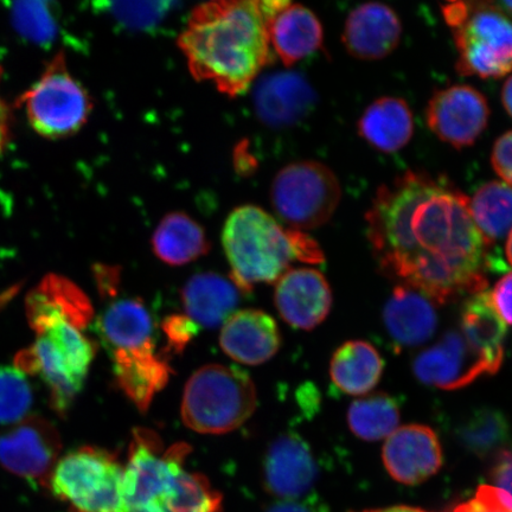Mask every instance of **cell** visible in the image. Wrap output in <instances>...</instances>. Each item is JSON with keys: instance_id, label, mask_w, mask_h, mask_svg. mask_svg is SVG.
<instances>
[{"instance_id": "6da1fadb", "label": "cell", "mask_w": 512, "mask_h": 512, "mask_svg": "<svg viewBox=\"0 0 512 512\" xmlns=\"http://www.w3.org/2000/svg\"><path fill=\"white\" fill-rule=\"evenodd\" d=\"M469 200L425 172L407 171L382 185L366 215L381 270L437 304L486 291L491 246Z\"/></svg>"}, {"instance_id": "7a4b0ae2", "label": "cell", "mask_w": 512, "mask_h": 512, "mask_svg": "<svg viewBox=\"0 0 512 512\" xmlns=\"http://www.w3.org/2000/svg\"><path fill=\"white\" fill-rule=\"evenodd\" d=\"M283 4L228 0L198 5L178 38L191 75L232 98L245 93L272 61L270 24Z\"/></svg>"}, {"instance_id": "3957f363", "label": "cell", "mask_w": 512, "mask_h": 512, "mask_svg": "<svg viewBox=\"0 0 512 512\" xmlns=\"http://www.w3.org/2000/svg\"><path fill=\"white\" fill-rule=\"evenodd\" d=\"M27 313L36 339L19 352L16 367L40 376L56 411L66 413L81 392L96 354L95 343L85 332L93 318L91 302L72 281L49 274L30 293Z\"/></svg>"}, {"instance_id": "277c9868", "label": "cell", "mask_w": 512, "mask_h": 512, "mask_svg": "<svg viewBox=\"0 0 512 512\" xmlns=\"http://www.w3.org/2000/svg\"><path fill=\"white\" fill-rule=\"evenodd\" d=\"M222 242L232 268V279L242 293L258 284H273L291 270L294 261L322 264L318 243L302 230L285 229L256 206H242L230 213Z\"/></svg>"}, {"instance_id": "5b68a950", "label": "cell", "mask_w": 512, "mask_h": 512, "mask_svg": "<svg viewBox=\"0 0 512 512\" xmlns=\"http://www.w3.org/2000/svg\"><path fill=\"white\" fill-rule=\"evenodd\" d=\"M256 402V388L245 371L209 364L198 369L185 386L182 419L197 433H229L251 418Z\"/></svg>"}, {"instance_id": "8992f818", "label": "cell", "mask_w": 512, "mask_h": 512, "mask_svg": "<svg viewBox=\"0 0 512 512\" xmlns=\"http://www.w3.org/2000/svg\"><path fill=\"white\" fill-rule=\"evenodd\" d=\"M124 484L117 456L86 446L60 458L47 489L72 512H127Z\"/></svg>"}, {"instance_id": "52a82bcc", "label": "cell", "mask_w": 512, "mask_h": 512, "mask_svg": "<svg viewBox=\"0 0 512 512\" xmlns=\"http://www.w3.org/2000/svg\"><path fill=\"white\" fill-rule=\"evenodd\" d=\"M16 106L22 108L38 136L51 140L78 133L93 110L91 95L70 72L62 51L48 62L40 78L18 96Z\"/></svg>"}, {"instance_id": "ba28073f", "label": "cell", "mask_w": 512, "mask_h": 512, "mask_svg": "<svg viewBox=\"0 0 512 512\" xmlns=\"http://www.w3.org/2000/svg\"><path fill=\"white\" fill-rule=\"evenodd\" d=\"M189 453L187 444L164 450L158 434L146 428L134 430L125 466L127 512H168Z\"/></svg>"}, {"instance_id": "9c48e42d", "label": "cell", "mask_w": 512, "mask_h": 512, "mask_svg": "<svg viewBox=\"0 0 512 512\" xmlns=\"http://www.w3.org/2000/svg\"><path fill=\"white\" fill-rule=\"evenodd\" d=\"M334 171L318 162L288 164L275 176L271 198L277 214L292 229H315L328 222L341 202Z\"/></svg>"}, {"instance_id": "30bf717a", "label": "cell", "mask_w": 512, "mask_h": 512, "mask_svg": "<svg viewBox=\"0 0 512 512\" xmlns=\"http://www.w3.org/2000/svg\"><path fill=\"white\" fill-rule=\"evenodd\" d=\"M457 72L499 79L512 72V21L485 2H471L470 15L453 29Z\"/></svg>"}, {"instance_id": "8fae6325", "label": "cell", "mask_w": 512, "mask_h": 512, "mask_svg": "<svg viewBox=\"0 0 512 512\" xmlns=\"http://www.w3.org/2000/svg\"><path fill=\"white\" fill-rule=\"evenodd\" d=\"M61 450L56 427L40 416L25 418L0 435V465L12 475L46 488Z\"/></svg>"}, {"instance_id": "7c38bea8", "label": "cell", "mask_w": 512, "mask_h": 512, "mask_svg": "<svg viewBox=\"0 0 512 512\" xmlns=\"http://www.w3.org/2000/svg\"><path fill=\"white\" fill-rule=\"evenodd\" d=\"M489 117L488 100L476 88L466 85L435 92L426 110L431 131L456 149L475 144L488 126Z\"/></svg>"}, {"instance_id": "4fadbf2b", "label": "cell", "mask_w": 512, "mask_h": 512, "mask_svg": "<svg viewBox=\"0 0 512 512\" xmlns=\"http://www.w3.org/2000/svg\"><path fill=\"white\" fill-rule=\"evenodd\" d=\"M383 465L395 482L415 486L437 475L444 463L437 433L425 425L398 428L382 448Z\"/></svg>"}, {"instance_id": "5bb4252c", "label": "cell", "mask_w": 512, "mask_h": 512, "mask_svg": "<svg viewBox=\"0 0 512 512\" xmlns=\"http://www.w3.org/2000/svg\"><path fill=\"white\" fill-rule=\"evenodd\" d=\"M413 373L426 386L457 390L469 386L480 376L489 375V370L462 332L451 330L415 357Z\"/></svg>"}, {"instance_id": "9a60e30c", "label": "cell", "mask_w": 512, "mask_h": 512, "mask_svg": "<svg viewBox=\"0 0 512 512\" xmlns=\"http://www.w3.org/2000/svg\"><path fill=\"white\" fill-rule=\"evenodd\" d=\"M318 478V465L309 444L296 433L281 434L268 447L264 483L271 495L297 501L309 494Z\"/></svg>"}, {"instance_id": "2e32d148", "label": "cell", "mask_w": 512, "mask_h": 512, "mask_svg": "<svg viewBox=\"0 0 512 512\" xmlns=\"http://www.w3.org/2000/svg\"><path fill=\"white\" fill-rule=\"evenodd\" d=\"M275 284V305L281 318L293 328L310 331L329 316L332 292L322 272L294 268Z\"/></svg>"}, {"instance_id": "e0dca14e", "label": "cell", "mask_w": 512, "mask_h": 512, "mask_svg": "<svg viewBox=\"0 0 512 512\" xmlns=\"http://www.w3.org/2000/svg\"><path fill=\"white\" fill-rule=\"evenodd\" d=\"M402 25L396 12L382 3H366L352 10L344 25L343 43L355 59H384L398 48Z\"/></svg>"}, {"instance_id": "ac0fdd59", "label": "cell", "mask_w": 512, "mask_h": 512, "mask_svg": "<svg viewBox=\"0 0 512 512\" xmlns=\"http://www.w3.org/2000/svg\"><path fill=\"white\" fill-rule=\"evenodd\" d=\"M281 343L275 320L259 310L234 312L223 323L220 345L232 360L258 366L277 354Z\"/></svg>"}, {"instance_id": "d6986e66", "label": "cell", "mask_w": 512, "mask_h": 512, "mask_svg": "<svg viewBox=\"0 0 512 512\" xmlns=\"http://www.w3.org/2000/svg\"><path fill=\"white\" fill-rule=\"evenodd\" d=\"M382 317L389 338L399 350L420 347L430 341L438 326L432 300L406 285L394 288Z\"/></svg>"}, {"instance_id": "ffe728a7", "label": "cell", "mask_w": 512, "mask_h": 512, "mask_svg": "<svg viewBox=\"0 0 512 512\" xmlns=\"http://www.w3.org/2000/svg\"><path fill=\"white\" fill-rule=\"evenodd\" d=\"M315 100L310 83L298 73L267 76L259 83L254 96L258 117L273 127L297 123L311 111Z\"/></svg>"}, {"instance_id": "44dd1931", "label": "cell", "mask_w": 512, "mask_h": 512, "mask_svg": "<svg viewBox=\"0 0 512 512\" xmlns=\"http://www.w3.org/2000/svg\"><path fill=\"white\" fill-rule=\"evenodd\" d=\"M323 40L322 23L304 5L284 2L272 17L271 48L287 67L316 53Z\"/></svg>"}, {"instance_id": "7402d4cb", "label": "cell", "mask_w": 512, "mask_h": 512, "mask_svg": "<svg viewBox=\"0 0 512 512\" xmlns=\"http://www.w3.org/2000/svg\"><path fill=\"white\" fill-rule=\"evenodd\" d=\"M460 332L482 358L489 375L501 369L507 325L498 315L491 294L483 291L471 294L460 313Z\"/></svg>"}, {"instance_id": "603a6c76", "label": "cell", "mask_w": 512, "mask_h": 512, "mask_svg": "<svg viewBox=\"0 0 512 512\" xmlns=\"http://www.w3.org/2000/svg\"><path fill=\"white\" fill-rule=\"evenodd\" d=\"M240 294L232 279L215 273L196 274L182 290L185 316L198 328H217L233 315Z\"/></svg>"}, {"instance_id": "cb8c5ba5", "label": "cell", "mask_w": 512, "mask_h": 512, "mask_svg": "<svg viewBox=\"0 0 512 512\" xmlns=\"http://www.w3.org/2000/svg\"><path fill=\"white\" fill-rule=\"evenodd\" d=\"M118 386L142 412L170 380L171 368L156 347L112 354Z\"/></svg>"}, {"instance_id": "d4e9b609", "label": "cell", "mask_w": 512, "mask_h": 512, "mask_svg": "<svg viewBox=\"0 0 512 512\" xmlns=\"http://www.w3.org/2000/svg\"><path fill=\"white\" fill-rule=\"evenodd\" d=\"M98 331L111 355L156 347L152 317L139 299H119L108 305L98 320Z\"/></svg>"}, {"instance_id": "484cf974", "label": "cell", "mask_w": 512, "mask_h": 512, "mask_svg": "<svg viewBox=\"0 0 512 512\" xmlns=\"http://www.w3.org/2000/svg\"><path fill=\"white\" fill-rule=\"evenodd\" d=\"M358 134L375 150L384 153L398 152L414 134L411 108L405 100L383 96L367 107L357 124Z\"/></svg>"}, {"instance_id": "4316f807", "label": "cell", "mask_w": 512, "mask_h": 512, "mask_svg": "<svg viewBox=\"0 0 512 512\" xmlns=\"http://www.w3.org/2000/svg\"><path fill=\"white\" fill-rule=\"evenodd\" d=\"M383 370V358L373 344L349 341L332 356L330 377L339 392L360 396L379 384Z\"/></svg>"}, {"instance_id": "83f0119b", "label": "cell", "mask_w": 512, "mask_h": 512, "mask_svg": "<svg viewBox=\"0 0 512 512\" xmlns=\"http://www.w3.org/2000/svg\"><path fill=\"white\" fill-rule=\"evenodd\" d=\"M152 249L159 260L170 266H183L200 259L210 249L203 228L184 213L163 217L152 235Z\"/></svg>"}, {"instance_id": "f1b7e54d", "label": "cell", "mask_w": 512, "mask_h": 512, "mask_svg": "<svg viewBox=\"0 0 512 512\" xmlns=\"http://www.w3.org/2000/svg\"><path fill=\"white\" fill-rule=\"evenodd\" d=\"M459 444L478 458H494L508 448L510 424L496 408H477L460 421L456 428Z\"/></svg>"}, {"instance_id": "f546056e", "label": "cell", "mask_w": 512, "mask_h": 512, "mask_svg": "<svg viewBox=\"0 0 512 512\" xmlns=\"http://www.w3.org/2000/svg\"><path fill=\"white\" fill-rule=\"evenodd\" d=\"M470 213L486 242L507 238L512 229V187L492 181L480 187L469 200Z\"/></svg>"}, {"instance_id": "4dcf8cb0", "label": "cell", "mask_w": 512, "mask_h": 512, "mask_svg": "<svg viewBox=\"0 0 512 512\" xmlns=\"http://www.w3.org/2000/svg\"><path fill=\"white\" fill-rule=\"evenodd\" d=\"M401 407L394 396L377 393L351 403L348 411L350 431L357 438L379 441L390 437L400 424Z\"/></svg>"}, {"instance_id": "1f68e13d", "label": "cell", "mask_w": 512, "mask_h": 512, "mask_svg": "<svg viewBox=\"0 0 512 512\" xmlns=\"http://www.w3.org/2000/svg\"><path fill=\"white\" fill-rule=\"evenodd\" d=\"M168 512H222V496L200 473H179Z\"/></svg>"}, {"instance_id": "d6a6232c", "label": "cell", "mask_w": 512, "mask_h": 512, "mask_svg": "<svg viewBox=\"0 0 512 512\" xmlns=\"http://www.w3.org/2000/svg\"><path fill=\"white\" fill-rule=\"evenodd\" d=\"M32 390L27 374L17 367H0V425H16L27 418Z\"/></svg>"}, {"instance_id": "836d02e7", "label": "cell", "mask_w": 512, "mask_h": 512, "mask_svg": "<svg viewBox=\"0 0 512 512\" xmlns=\"http://www.w3.org/2000/svg\"><path fill=\"white\" fill-rule=\"evenodd\" d=\"M171 3H112L110 14L130 29H150L162 21Z\"/></svg>"}, {"instance_id": "e575fe53", "label": "cell", "mask_w": 512, "mask_h": 512, "mask_svg": "<svg viewBox=\"0 0 512 512\" xmlns=\"http://www.w3.org/2000/svg\"><path fill=\"white\" fill-rule=\"evenodd\" d=\"M452 512H512V499L492 485H480L475 497L460 503Z\"/></svg>"}, {"instance_id": "d590c367", "label": "cell", "mask_w": 512, "mask_h": 512, "mask_svg": "<svg viewBox=\"0 0 512 512\" xmlns=\"http://www.w3.org/2000/svg\"><path fill=\"white\" fill-rule=\"evenodd\" d=\"M15 18L19 29L30 37H49L53 32V21L44 10L32 9V4H18Z\"/></svg>"}, {"instance_id": "8d00e7d4", "label": "cell", "mask_w": 512, "mask_h": 512, "mask_svg": "<svg viewBox=\"0 0 512 512\" xmlns=\"http://www.w3.org/2000/svg\"><path fill=\"white\" fill-rule=\"evenodd\" d=\"M163 330L171 348L181 351L197 335L198 326L187 316H171L165 319Z\"/></svg>"}, {"instance_id": "74e56055", "label": "cell", "mask_w": 512, "mask_h": 512, "mask_svg": "<svg viewBox=\"0 0 512 512\" xmlns=\"http://www.w3.org/2000/svg\"><path fill=\"white\" fill-rule=\"evenodd\" d=\"M491 163L496 174L512 187V131L505 132L496 140Z\"/></svg>"}, {"instance_id": "f35d334b", "label": "cell", "mask_w": 512, "mask_h": 512, "mask_svg": "<svg viewBox=\"0 0 512 512\" xmlns=\"http://www.w3.org/2000/svg\"><path fill=\"white\" fill-rule=\"evenodd\" d=\"M490 479L492 486L512 499V448H505L492 458Z\"/></svg>"}, {"instance_id": "ab89813d", "label": "cell", "mask_w": 512, "mask_h": 512, "mask_svg": "<svg viewBox=\"0 0 512 512\" xmlns=\"http://www.w3.org/2000/svg\"><path fill=\"white\" fill-rule=\"evenodd\" d=\"M498 315L505 323L512 325V273L505 275L495 286L491 294Z\"/></svg>"}, {"instance_id": "60d3db41", "label": "cell", "mask_w": 512, "mask_h": 512, "mask_svg": "<svg viewBox=\"0 0 512 512\" xmlns=\"http://www.w3.org/2000/svg\"><path fill=\"white\" fill-rule=\"evenodd\" d=\"M266 512H329L322 503L313 498L306 501H283L272 505Z\"/></svg>"}, {"instance_id": "b9f144b4", "label": "cell", "mask_w": 512, "mask_h": 512, "mask_svg": "<svg viewBox=\"0 0 512 512\" xmlns=\"http://www.w3.org/2000/svg\"><path fill=\"white\" fill-rule=\"evenodd\" d=\"M471 2H454L441 5V12H443L445 21L450 27L456 29L462 24L467 16L470 15Z\"/></svg>"}, {"instance_id": "7bdbcfd3", "label": "cell", "mask_w": 512, "mask_h": 512, "mask_svg": "<svg viewBox=\"0 0 512 512\" xmlns=\"http://www.w3.org/2000/svg\"><path fill=\"white\" fill-rule=\"evenodd\" d=\"M3 78V68L0 66V82ZM11 142V111L8 104L0 95V156L8 150Z\"/></svg>"}, {"instance_id": "ee69618b", "label": "cell", "mask_w": 512, "mask_h": 512, "mask_svg": "<svg viewBox=\"0 0 512 512\" xmlns=\"http://www.w3.org/2000/svg\"><path fill=\"white\" fill-rule=\"evenodd\" d=\"M502 101L505 108L512 118V75L505 81L502 91Z\"/></svg>"}, {"instance_id": "f6af8a7d", "label": "cell", "mask_w": 512, "mask_h": 512, "mask_svg": "<svg viewBox=\"0 0 512 512\" xmlns=\"http://www.w3.org/2000/svg\"><path fill=\"white\" fill-rule=\"evenodd\" d=\"M360 512H430L420 508L407 507V505H396V507L369 509Z\"/></svg>"}, {"instance_id": "bcb514c9", "label": "cell", "mask_w": 512, "mask_h": 512, "mask_svg": "<svg viewBox=\"0 0 512 512\" xmlns=\"http://www.w3.org/2000/svg\"><path fill=\"white\" fill-rule=\"evenodd\" d=\"M492 9L502 12L503 15L509 17L512 21V2H485Z\"/></svg>"}, {"instance_id": "7dc6e473", "label": "cell", "mask_w": 512, "mask_h": 512, "mask_svg": "<svg viewBox=\"0 0 512 512\" xmlns=\"http://www.w3.org/2000/svg\"><path fill=\"white\" fill-rule=\"evenodd\" d=\"M505 254H507L509 264L512 266V229L508 235L507 245H505Z\"/></svg>"}]
</instances>
